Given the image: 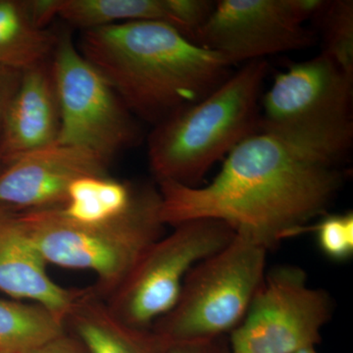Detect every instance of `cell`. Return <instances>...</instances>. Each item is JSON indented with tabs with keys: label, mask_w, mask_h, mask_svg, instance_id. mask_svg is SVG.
<instances>
[{
	"label": "cell",
	"mask_w": 353,
	"mask_h": 353,
	"mask_svg": "<svg viewBox=\"0 0 353 353\" xmlns=\"http://www.w3.org/2000/svg\"><path fill=\"white\" fill-rule=\"evenodd\" d=\"M343 179L336 164L259 131L225 157L205 187L159 181L160 215L173 227L201 218L221 221L269 250L327 214Z\"/></svg>",
	"instance_id": "1"
},
{
	"label": "cell",
	"mask_w": 353,
	"mask_h": 353,
	"mask_svg": "<svg viewBox=\"0 0 353 353\" xmlns=\"http://www.w3.org/2000/svg\"><path fill=\"white\" fill-rule=\"evenodd\" d=\"M77 46L128 110L153 126L201 101L233 74L217 53L157 21L82 31Z\"/></svg>",
	"instance_id": "2"
},
{
	"label": "cell",
	"mask_w": 353,
	"mask_h": 353,
	"mask_svg": "<svg viewBox=\"0 0 353 353\" xmlns=\"http://www.w3.org/2000/svg\"><path fill=\"white\" fill-rule=\"evenodd\" d=\"M266 61L246 62L201 101L154 126L148 160L157 182L196 187L211 167L259 131Z\"/></svg>",
	"instance_id": "3"
},
{
	"label": "cell",
	"mask_w": 353,
	"mask_h": 353,
	"mask_svg": "<svg viewBox=\"0 0 353 353\" xmlns=\"http://www.w3.org/2000/svg\"><path fill=\"white\" fill-rule=\"evenodd\" d=\"M161 196L152 185L134 188L131 205L123 214L92 224L69 219L59 208L16 212L46 263L94 272L92 287L106 299L163 236Z\"/></svg>",
	"instance_id": "4"
},
{
	"label": "cell",
	"mask_w": 353,
	"mask_h": 353,
	"mask_svg": "<svg viewBox=\"0 0 353 353\" xmlns=\"http://www.w3.org/2000/svg\"><path fill=\"white\" fill-rule=\"evenodd\" d=\"M353 75L324 53L278 74L260 101L259 132L336 164L352 145Z\"/></svg>",
	"instance_id": "5"
},
{
	"label": "cell",
	"mask_w": 353,
	"mask_h": 353,
	"mask_svg": "<svg viewBox=\"0 0 353 353\" xmlns=\"http://www.w3.org/2000/svg\"><path fill=\"white\" fill-rule=\"evenodd\" d=\"M267 250L245 234L201 260L183 281L170 312L152 329L168 343L228 336L250 308L263 283Z\"/></svg>",
	"instance_id": "6"
},
{
	"label": "cell",
	"mask_w": 353,
	"mask_h": 353,
	"mask_svg": "<svg viewBox=\"0 0 353 353\" xmlns=\"http://www.w3.org/2000/svg\"><path fill=\"white\" fill-rule=\"evenodd\" d=\"M224 222L185 221L148 248L124 282L105 299L116 317L130 326L152 329L176 305L188 274L234 236Z\"/></svg>",
	"instance_id": "7"
},
{
	"label": "cell",
	"mask_w": 353,
	"mask_h": 353,
	"mask_svg": "<svg viewBox=\"0 0 353 353\" xmlns=\"http://www.w3.org/2000/svg\"><path fill=\"white\" fill-rule=\"evenodd\" d=\"M50 65L60 110L58 143L88 150L109 164L136 143L132 113L69 32L58 37Z\"/></svg>",
	"instance_id": "8"
},
{
	"label": "cell",
	"mask_w": 353,
	"mask_h": 353,
	"mask_svg": "<svg viewBox=\"0 0 353 353\" xmlns=\"http://www.w3.org/2000/svg\"><path fill=\"white\" fill-rule=\"evenodd\" d=\"M333 314L326 290L310 288L305 272L294 265L275 267L241 324L230 334L232 353H296L315 347Z\"/></svg>",
	"instance_id": "9"
},
{
	"label": "cell",
	"mask_w": 353,
	"mask_h": 353,
	"mask_svg": "<svg viewBox=\"0 0 353 353\" xmlns=\"http://www.w3.org/2000/svg\"><path fill=\"white\" fill-rule=\"evenodd\" d=\"M325 0H220L197 32L194 43L230 65L301 50L314 43L304 27Z\"/></svg>",
	"instance_id": "10"
},
{
	"label": "cell",
	"mask_w": 353,
	"mask_h": 353,
	"mask_svg": "<svg viewBox=\"0 0 353 353\" xmlns=\"http://www.w3.org/2000/svg\"><path fill=\"white\" fill-rule=\"evenodd\" d=\"M108 167L88 150L58 143L28 153L0 171V209L26 212L62 208L74 180L108 176Z\"/></svg>",
	"instance_id": "11"
},
{
	"label": "cell",
	"mask_w": 353,
	"mask_h": 353,
	"mask_svg": "<svg viewBox=\"0 0 353 353\" xmlns=\"http://www.w3.org/2000/svg\"><path fill=\"white\" fill-rule=\"evenodd\" d=\"M60 110L50 60L23 72L0 128L6 163L57 143Z\"/></svg>",
	"instance_id": "12"
},
{
	"label": "cell",
	"mask_w": 353,
	"mask_h": 353,
	"mask_svg": "<svg viewBox=\"0 0 353 353\" xmlns=\"http://www.w3.org/2000/svg\"><path fill=\"white\" fill-rule=\"evenodd\" d=\"M46 264L17 213L0 209V290L17 301L41 304L65 323L83 289L57 284Z\"/></svg>",
	"instance_id": "13"
},
{
	"label": "cell",
	"mask_w": 353,
	"mask_h": 353,
	"mask_svg": "<svg viewBox=\"0 0 353 353\" xmlns=\"http://www.w3.org/2000/svg\"><path fill=\"white\" fill-rule=\"evenodd\" d=\"M85 353H166L168 343L152 329L130 326L113 314L92 287L70 309L65 319Z\"/></svg>",
	"instance_id": "14"
},
{
	"label": "cell",
	"mask_w": 353,
	"mask_h": 353,
	"mask_svg": "<svg viewBox=\"0 0 353 353\" xmlns=\"http://www.w3.org/2000/svg\"><path fill=\"white\" fill-rule=\"evenodd\" d=\"M58 37L32 24L22 2L0 0V66L24 72L50 61Z\"/></svg>",
	"instance_id": "15"
},
{
	"label": "cell",
	"mask_w": 353,
	"mask_h": 353,
	"mask_svg": "<svg viewBox=\"0 0 353 353\" xmlns=\"http://www.w3.org/2000/svg\"><path fill=\"white\" fill-rule=\"evenodd\" d=\"M176 0H61L58 17L82 31L134 22L157 21L175 29Z\"/></svg>",
	"instance_id": "16"
},
{
	"label": "cell",
	"mask_w": 353,
	"mask_h": 353,
	"mask_svg": "<svg viewBox=\"0 0 353 353\" xmlns=\"http://www.w3.org/2000/svg\"><path fill=\"white\" fill-rule=\"evenodd\" d=\"M65 333L63 320L41 304L0 299V352L32 353Z\"/></svg>",
	"instance_id": "17"
},
{
	"label": "cell",
	"mask_w": 353,
	"mask_h": 353,
	"mask_svg": "<svg viewBox=\"0 0 353 353\" xmlns=\"http://www.w3.org/2000/svg\"><path fill=\"white\" fill-rule=\"evenodd\" d=\"M134 188L108 176H83L69 185L60 210L69 219L92 224L117 217L129 208Z\"/></svg>",
	"instance_id": "18"
},
{
	"label": "cell",
	"mask_w": 353,
	"mask_h": 353,
	"mask_svg": "<svg viewBox=\"0 0 353 353\" xmlns=\"http://www.w3.org/2000/svg\"><path fill=\"white\" fill-rule=\"evenodd\" d=\"M316 18L321 25L322 53L353 75V1H327Z\"/></svg>",
	"instance_id": "19"
},
{
	"label": "cell",
	"mask_w": 353,
	"mask_h": 353,
	"mask_svg": "<svg viewBox=\"0 0 353 353\" xmlns=\"http://www.w3.org/2000/svg\"><path fill=\"white\" fill-rule=\"evenodd\" d=\"M313 232L320 250L334 261H345L353 254V214L323 215L317 224L308 226L304 233Z\"/></svg>",
	"instance_id": "20"
},
{
	"label": "cell",
	"mask_w": 353,
	"mask_h": 353,
	"mask_svg": "<svg viewBox=\"0 0 353 353\" xmlns=\"http://www.w3.org/2000/svg\"><path fill=\"white\" fill-rule=\"evenodd\" d=\"M166 353H232L229 336L170 343Z\"/></svg>",
	"instance_id": "21"
},
{
	"label": "cell",
	"mask_w": 353,
	"mask_h": 353,
	"mask_svg": "<svg viewBox=\"0 0 353 353\" xmlns=\"http://www.w3.org/2000/svg\"><path fill=\"white\" fill-rule=\"evenodd\" d=\"M23 8L30 21L41 29H46L54 18L58 17L61 0H26Z\"/></svg>",
	"instance_id": "22"
},
{
	"label": "cell",
	"mask_w": 353,
	"mask_h": 353,
	"mask_svg": "<svg viewBox=\"0 0 353 353\" xmlns=\"http://www.w3.org/2000/svg\"><path fill=\"white\" fill-rule=\"evenodd\" d=\"M23 72L0 66V128L4 114L19 85Z\"/></svg>",
	"instance_id": "23"
},
{
	"label": "cell",
	"mask_w": 353,
	"mask_h": 353,
	"mask_svg": "<svg viewBox=\"0 0 353 353\" xmlns=\"http://www.w3.org/2000/svg\"><path fill=\"white\" fill-rule=\"evenodd\" d=\"M32 353H85L82 345L76 339L72 338L66 333L58 336L55 340L46 343L43 347Z\"/></svg>",
	"instance_id": "24"
},
{
	"label": "cell",
	"mask_w": 353,
	"mask_h": 353,
	"mask_svg": "<svg viewBox=\"0 0 353 353\" xmlns=\"http://www.w3.org/2000/svg\"><path fill=\"white\" fill-rule=\"evenodd\" d=\"M296 353H318L316 352L315 347H307L304 348V350H299V352H297Z\"/></svg>",
	"instance_id": "25"
},
{
	"label": "cell",
	"mask_w": 353,
	"mask_h": 353,
	"mask_svg": "<svg viewBox=\"0 0 353 353\" xmlns=\"http://www.w3.org/2000/svg\"><path fill=\"white\" fill-rule=\"evenodd\" d=\"M0 353H8V352H0Z\"/></svg>",
	"instance_id": "26"
}]
</instances>
